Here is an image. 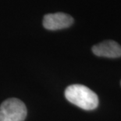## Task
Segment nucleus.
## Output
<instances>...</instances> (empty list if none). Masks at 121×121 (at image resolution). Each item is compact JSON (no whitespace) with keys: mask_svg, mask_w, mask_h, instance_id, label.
<instances>
[{"mask_svg":"<svg viewBox=\"0 0 121 121\" xmlns=\"http://www.w3.org/2000/svg\"><path fill=\"white\" fill-rule=\"evenodd\" d=\"M65 97L70 103L84 110H93L99 105L97 94L84 85L69 86L65 91Z\"/></svg>","mask_w":121,"mask_h":121,"instance_id":"f257e3e1","label":"nucleus"},{"mask_svg":"<svg viewBox=\"0 0 121 121\" xmlns=\"http://www.w3.org/2000/svg\"><path fill=\"white\" fill-rule=\"evenodd\" d=\"M24 103L17 98H9L0 106V121H24L27 116Z\"/></svg>","mask_w":121,"mask_h":121,"instance_id":"f03ea898","label":"nucleus"},{"mask_svg":"<svg viewBox=\"0 0 121 121\" xmlns=\"http://www.w3.org/2000/svg\"><path fill=\"white\" fill-rule=\"evenodd\" d=\"M73 23V18L64 13L46 14L43 18V26L48 30L55 31L70 27Z\"/></svg>","mask_w":121,"mask_h":121,"instance_id":"7ed1b4c3","label":"nucleus"},{"mask_svg":"<svg viewBox=\"0 0 121 121\" xmlns=\"http://www.w3.org/2000/svg\"><path fill=\"white\" fill-rule=\"evenodd\" d=\"M94 54L104 58H116L121 57V47L117 42L112 40L104 41L92 47Z\"/></svg>","mask_w":121,"mask_h":121,"instance_id":"20e7f679","label":"nucleus"}]
</instances>
